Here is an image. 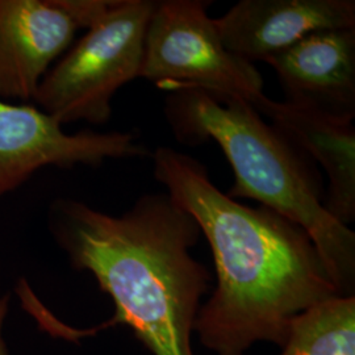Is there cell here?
<instances>
[{
	"label": "cell",
	"mask_w": 355,
	"mask_h": 355,
	"mask_svg": "<svg viewBox=\"0 0 355 355\" xmlns=\"http://www.w3.org/2000/svg\"><path fill=\"white\" fill-rule=\"evenodd\" d=\"M153 162L154 177L195 218L214 254L217 286L193 327L205 347L217 355H245L261 341L282 347L292 318L338 295L299 225L229 198L189 154L161 146Z\"/></svg>",
	"instance_id": "cell-1"
},
{
	"label": "cell",
	"mask_w": 355,
	"mask_h": 355,
	"mask_svg": "<svg viewBox=\"0 0 355 355\" xmlns=\"http://www.w3.org/2000/svg\"><path fill=\"white\" fill-rule=\"evenodd\" d=\"M49 229L71 266L112 299L114 318L103 327L127 325L153 355H193L209 274L190 254L202 234L198 223L167 192L142 195L119 216L58 198Z\"/></svg>",
	"instance_id": "cell-2"
},
{
	"label": "cell",
	"mask_w": 355,
	"mask_h": 355,
	"mask_svg": "<svg viewBox=\"0 0 355 355\" xmlns=\"http://www.w3.org/2000/svg\"><path fill=\"white\" fill-rule=\"evenodd\" d=\"M167 123L187 146L215 141L234 173L232 199H252L304 230L340 296H354L355 233L324 208L315 164L250 103L198 87L168 92Z\"/></svg>",
	"instance_id": "cell-3"
},
{
	"label": "cell",
	"mask_w": 355,
	"mask_h": 355,
	"mask_svg": "<svg viewBox=\"0 0 355 355\" xmlns=\"http://www.w3.org/2000/svg\"><path fill=\"white\" fill-rule=\"evenodd\" d=\"M155 1L112 0L108 10L53 64L33 104L62 127L104 125L114 94L140 78L144 42Z\"/></svg>",
	"instance_id": "cell-4"
},
{
	"label": "cell",
	"mask_w": 355,
	"mask_h": 355,
	"mask_svg": "<svg viewBox=\"0 0 355 355\" xmlns=\"http://www.w3.org/2000/svg\"><path fill=\"white\" fill-rule=\"evenodd\" d=\"M211 1H155L148 24L140 78L171 92L198 87L253 105L263 96L255 66L232 54L208 15Z\"/></svg>",
	"instance_id": "cell-5"
},
{
	"label": "cell",
	"mask_w": 355,
	"mask_h": 355,
	"mask_svg": "<svg viewBox=\"0 0 355 355\" xmlns=\"http://www.w3.org/2000/svg\"><path fill=\"white\" fill-rule=\"evenodd\" d=\"M112 0H0V99L33 102L44 76Z\"/></svg>",
	"instance_id": "cell-6"
},
{
	"label": "cell",
	"mask_w": 355,
	"mask_h": 355,
	"mask_svg": "<svg viewBox=\"0 0 355 355\" xmlns=\"http://www.w3.org/2000/svg\"><path fill=\"white\" fill-rule=\"evenodd\" d=\"M148 155L130 132H64L35 104L0 99V198L24 186L45 167H98L108 159Z\"/></svg>",
	"instance_id": "cell-7"
},
{
	"label": "cell",
	"mask_w": 355,
	"mask_h": 355,
	"mask_svg": "<svg viewBox=\"0 0 355 355\" xmlns=\"http://www.w3.org/2000/svg\"><path fill=\"white\" fill-rule=\"evenodd\" d=\"M214 21L225 48L254 64L315 32L355 28V1L241 0Z\"/></svg>",
	"instance_id": "cell-8"
},
{
	"label": "cell",
	"mask_w": 355,
	"mask_h": 355,
	"mask_svg": "<svg viewBox=\"0 0 355 355\" xmlns=\"http://www.w3.org/2000/svg\"><path fill=\"white\" fill-rule=\"evenodd\" d=\"M284 102L353 121L355 117V28L315 32L268 60Z\"/></svg>",
	"instance_id": "cell-9"
},
{
	"label": "cell",
	"mask_w": 355,
	"mask_h": 355,
	"mask_svg": "<svg viewBox=\"0 0 355 355\" xmlns=\"http://www.w3.org/2000/svg\"><path fill=\"white\" fill-rule=\"evenodd\" d=\"M292 145L318 164L329 179L324 208L347 225L355 220V128L340 120L266 95L253 104Z\"/></svg>",
	"instance_id": "cell-10"
},
{
	"label": "cell",
	"mask_w": 355,
	"mask_h": 355,
	"mask_svg": "<svg viewBox=\"0 0 355 355\" xmlns=\"http://www.w3.org/2000/svg\"><path fill=\"white\" fill-rule=\"evenodd\" d=\"M280 355H355V296H331L292 318Z\"/></svg>",
	"instance_id": "cell-11"
},
{
	"label": "cell",
	"mask_w": 355,
	"mask_h": 355,
	"mask_svg": "<svg viewBox=\"0 0 355 355\" xmlns=\"http://www.w3.org/2000/svg\"><path fill=\"white\" fill-rule=\"evenodd\" d=\"M10 295L4 293L0 296V355H10L7 343L4 340V324L10 309Z\"/></svg>",
	"instance_id": "cell-12"
}]
</instances>
